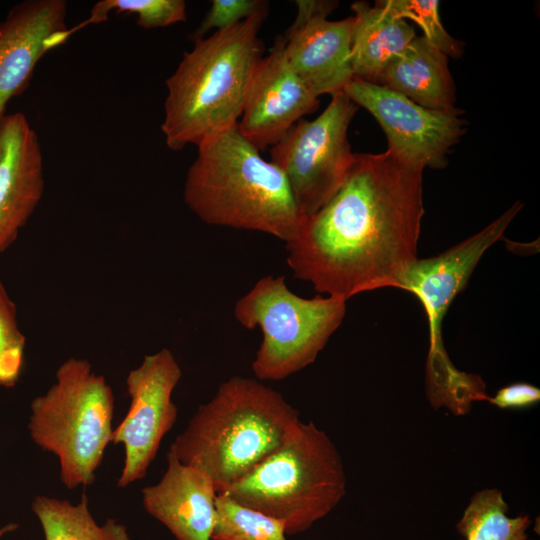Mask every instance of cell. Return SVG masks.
<instances>
[{
    "label": "cell",
    "instance_id": "6da1fadb",
    "mask_svg": "<svg viewBox=\"0 0 540 540\" xmlns=\"http://www.w3.org/2000/svg\"><path fill=\"white\" fill-rule=\"evenodd\" d=\"M422 174L388 151L356 154L340 188L286 243L294 277L346 301L400 288L418 259Z\"/></svg>",
    "mask_w": 540,
    "mask_h": 540
},
{
    "label": "cell",
    "instance_id": "7a4b0ae2",
    "mask_svg": "<svg viewBox=\"0 0 540 540\" xmlns=\"http://www.w3.org/2000/svg\"><path fill=\"white\" fill-rule=\"evenodd\" d=\"M190 166L184 201L203 222L264 232L285 243L305 221L283 172L237 125L202 142Z\"/></svg>",
    "mask_w": 540,
    "mask_h": 540
},
{
    "label": "cell",
    "instance_id": "3957f363",
    "mask_svg": "<svg viewBox=\"0 0 540 540\" xmlns=\"http://www.w3.org/2000/svg\"><path fill=\"white\" fill-rule=\"evenodd\" d=\"M267 14L194 42L166 80L161 129L174 151L202 142L237 125L264 45L258 37Z\"/></svg>",
    "mask_w": 540,
    "mask_h": 540
},
{
    "label": "cell",
    "instance_id": "277c9868",
    "mask_svg": "<svg viewBox=\"0 0 540 540\" xmlns=\"http://www.w3.org/2000/svg\"><path fill=\"white\" fill-rule=\"evenodd\" d=\"M298 421V411L280 392L234 376L197 408L169 452L207 474L218 493L273 453Z\"/></svg>",
    "mask_w": 540,
    "mask_h": 540
},
{
    "label": "cell",
    "instance_id": "5b68a950",
    "mask_svg": "<svg viewBox=\"0 0 540 540\" xmlns=\"http://www.w3.org/2000/svg\"><path fill=\"white\" fill-rule=\"evenodd\" d=\"M342 458L312 421L293 426L284 442L240 480L219 492L281 520L287 535L310 529L346 494Z\"/></svg>",
    "mask_w": 540,
    "mask_h": 540
},
{
    "label": "cell",
    "instance_id": "8992f818",
    "mask_svg": "<svg viewBox=\"0 0 540 540\" xmlns=\"http://www.w3.org/2000/svg\"><path fill=\"white\" fill-rule=\"evenodd\" d=\"M55 377L30 404L29 434L39 448L56 456L66 488L87 487L112 440L114 394L85 359H67Z\"/></svg>",
    "mask_w": 540,
    "mask_h": 540
},
{
    "label": "cell",
    "instance_id": "52a82bcc",
    "mask_svg": "<svg viewBox=\"0 0 540 540\" xmlns=\"http://www.w3.org/2000/svg\"><path fill=\"white\" fill-rule=\"evenodd\" d=\"M523 204L516 202L481 231L430 258L417 259L407 271L400 289L414 294L428 320L429 353L426 366L427 396L433 408L454 414L468 409L481 396L480 376L459 371L450 361L442 338L443 319L483 254L503 234Z\"/></svg>",
    "mask_w": 540,
    "mask_h": 540
},
{
    "label": "cell",
    "instance_id": "ba28073f",
    "mask_svg": "<svg viewBox=\"0 0 540 540\" xmlns=\"http://www.w3.org/2000/svg\"><path fill=\"white\" fill-rule=\"evenodd\" d=\"M345 313L346 300L300 297L283 276L272 275L259 279L234 307L235 319L243 327L262 331L252 363L260 380H282L312 364Z\"/></svg>",
    "mask_w": 540,
    "mask_h": 540
},
{
    "label": "cell",
    "instance_id": "9c48e42d",
    "mask_svg": "<svg viewBox=\"0 0 540 540\" xmlns=\"http://www.w3.org/2000/svg\"><path fill=\"white\" fill-rule=\"evenodd\" d=\"M331 97L318 117L299 120L270 149L305 219L335 194L355 160L347 131L359 107L344 91Z\"/></svg>",
    "mask_w": 540,
    "mask_h": 540
},
{
    "label": "cell",
    "instance_id": "30bf717a",
    "mask_svg": "<svg viewBox=\"0 0 540 540\" xmlns=\"http://www.w3.org/2000/svg\"><path fill=\"white\" fill-rule=\"evenodd\" d=\"M343 91L377 120L387 138V151L412 167H445L450 149L465 134L464 111L457 107L428 109L385 86L358 78H352Z\"/></svg>",
    "mask_w": 540,
    "mask_h": 540
},
{
    "label": "cell",
    "instance_id": "8fae6325",
    "mask_svg": "<svg viewBox=\"0 0 540 540\" xmlns=\"http://www.w3.org/2000/svg\"><path fill=\"white\" fill-rule=\"evenodd\" d=\"M181 377V367L167 348L145 356L128 373L129 409L113 430L111 440L124 448L118 487H127L145 477L162 439L175 425L177 407L172 394Z\"/></svg>",
    "mask_w": 540,
    "mask_h": 540
},
{
    "label": "cell",
    "instance_id": "7c38bea8",
    "mask_svg": "<svg viewBox=\"0 0 540 540\" xmlns=\"http://www.w3.org/2000/svg\"><path fill=\"white\" fill-rule=\"evenodd\" d=\"M297 15L284 35L288 63L319 98L343 91L353 78L350 36L353 16L330 21L337 1L295 0Z\"/></svg>",
    "mask_w": 540,
    "mask_h": 540
},
{
    "label": "cell",
    "instance_id": "4fadbf2b",
    "mask_svg": "<svg viewBox=\"0 0 540 540\" xmlns=\"http://www.w3.org/2000/svg\"><path fill=\"white\" fill-rule=\"evenodd\" d=\"M319 104L288 63L284 36L277 35L254 71L237 127L259 151L265 150Z\"/></svg>",
    "mask_w": 540,
    "mask_h": 540
},
{
    "label": "cell",
    "instance_id": "5bb4252c",
    "mask_svg": "<svg viewBox=\"0 0 540 540\" xmlns=\"http://www.w3.org/2000/svg\"><path fill=\"white\" fill-rule=\"evenodd\" d=\"M63 0H26L0 20V117L28 85L38 61L70 37Z\"/></svg>",
    "mask_w": 540,
    "mask_h": 540
},
{
    "label": "cell",
    "instance_id": "9a60e30c",
    "mask_svg": "<svg viewBox=\"0 0 540 540\" xmlns=\"http://www.w3.org/2000/svg\"><path fill=\"white\" fill-rule=\"evenodd\" d=\"M44 192L36 132L21 112L0 117V254L17 238Z\"/></svg>",
    "mask_w": 540,
    "mask_h": 540
},
{
    "label": "cell",
    "instance_id": "2e32d148",
    "mask_svg": "<svg viewBox=\"0 0 540 540\" xmlns=\"http://www.w3.org/2000/svg\"><path fill=\"white\" fill-rule=\"evenodd\" d=\"M166 459L167 468L159 482L141 491L146 512L176 540H211L217 495L213 481L169 451Z\"/></svg>",
    "mask_w": 540,
    "mask_h": 540
},
{
    "label": "cell",
    "instance_id": "e0dca14e",
    "mask_svg": "<svg viewBox=\"0 0 540 540\" xmlns=\"http://www.w3.org/2000/svg\"><path fill=\"white\" fill-rule=\"evenodd\" d=\"M376 84L434 110L455 108L456 88L448 57L423 36H415L382 71Z\"/></svg>",
    "mask_w": 540,
    "mask_h": 540
},
{
    "label": "cell",
    "instance_id": "ac0fdd59",
    "mask_svg": "<svg viewBox=\"0 0 540 540\" xmlns=\"http://www.w3.org/2000/svg\"><path fill=\"white\" fill-rule=\"evenodd\" d=\"M354 12L350 36L353 78L377 83L390 61L413 40L415 30L406 20L365 1L351 5Z\"/></svg>",
    "mask_w": 540,
    "mask_h": 540
},
{
    "label": "cell",
    "instance_id": "d6986e66",
    "mask_svg": "<svg viewBox=\"0 0 540 540\" xmlns=\"http://www.w3.org/2000/svg\"><path fill=\"white\" fill-rule=\"evenodd\" d=\"M32 511L40 522L45 540H131L126 526L108 518L99 525L92 516L86 494L79 503L38 495Z\"/></svg>",
    "mask_w": 540,
    "mask_h": 540
},
{
    "label": "cell",
    "instance_id": "ffe728a7",
    "mask_svg": "<svg viewBox=\"0 0 540 540\" xmlns=\"http://www.w3.org/2000/svg\"><path fill=\"white\" fill-rule=\"evenodd\" d=\"M509 506L497 488L476 492L456 523L465 540H533L528 529L532 523L526 513L508 516Z\"/></svg>",
    "mask_w": 540,
    "mask_h": 540
},
{
    "label": "cell",
    "instance_id": "44dd1931",
    "mask_svg": "<svg viewBox=\"0 0 540 540\" xmlns=\"http://www.w3.org/2000/svg\"><path fill=\"white\" fill-rule=\"evenodd\" d=\"M285 524L218 492L211 540H287Z\"/></svg>",
    "mask_w": 540,
    "mask_h": 540
},
{
    "label": "cell",
    "instance_id": "7402d4cb",
    "mask_svg": "<svg viewBox=\"0 0 540 540\" xmlns=\"http://www.w3.org/2000/svg\"><path fill=\"white\" fill-rule=\"evenodd\" d=\"M110 12L134 14L140 27L154 29L184 22L186 3L183 0H102L92 7L86 20L69 28V35L105 21Z\"/></svg>",
    "mask_w": 540,
    "mask_h": 540
},
{
    "label": "cell",
    "instance_id": "603a6c76",
    "mask_svg": "<svg viewBox=\"0 0 540 540\" xmlns=\"http://www.w3.org/2000/svg\"><path fill=\"white\" fill-rule=\"evenodd\" d=\"M377 5L387 9L398 18L415 22L423 31V37L447 57L458 58L464 43L453 38L444 28L437 0H382Z\"/></svg>",
    "mask_w": 540,
    "mask_h": 540
},
{
    "label": "cell",
    "instance_id": "cb8c5ba5",
    "mask_svg": "<svg viewBox=\"0 0 540 540\" xmlns=\"http://www.w3.org/2000/svg\"><path fill=\"white\" fill-rule=\"evenodd\" d=\"M25 336L17 322L16 306L0 282V386L13 387L20 378Z\"/></svg>",
    "mask_w": 540,
    "mask_h": 540
},
{
    "label": "cell",
    "instance_id": "d4e9b609",
    "mask_svg": "<svg viewBox=\"0 0 540 540\" xmlns=\"http://www.w3.org/2000/svg\"><path fill=\"white\" fill-rule=\"evenodd\" d=\"M268 2L261 0H213L201 23L190 35L195 42L210 30L221 31L256 14L268 13Z\"/></svg>",
    "mask_w": 540,
    "mask_h": 540
},
{
    "label": "cell",
    "instance_id": "484cf974",
    "mask_svg": "<svg viewBox=\"0 0 540 540\" xmlns=\"http://www.w3.org/2000/svg\"><path fill=\"white\" fill-rule=\"evenodd\" d=\"M488 401L500 409L528 408L540 401V389L530 383L516 382L499 389Z\"/></svg>",
    "mask_w": 540,
    "mask_h": 540
},
{
    "label": "cell",
    "instance_id": "4316f807",
    "mask_svg": "<svg viewBox=\"0 0 540 540\" xmlns=\"http://www.w3.org/2000/svg\"><path fill=\"white\" fill-rule=\"evenodd\" d=\"M18 527L17 524L9 523L0 527V540L8 533L13 532Z\"/></svg>",
    "mask_w": 540,
    "mask_h": 540
}]
</instances>
